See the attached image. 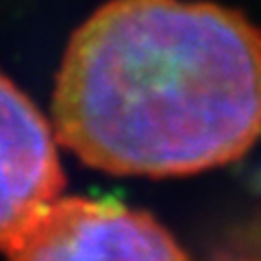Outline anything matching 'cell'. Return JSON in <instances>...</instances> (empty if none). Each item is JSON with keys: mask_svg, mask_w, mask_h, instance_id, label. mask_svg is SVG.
Instances as JSON below:
<instances>
[{"mask_svg": "<svg viewBox=\"0 0 261 261\" xmlns=\"http://www.w3.org/2000/svg\"><path fill=\"white\" fill-rule=\"evenodd\" d=\"M65 150L113 176H192L261 140V29L205 0H109L55 76Z\"/></svg>", "mask_w": 261, "mask_h": 261, "instance_id": "1", "label": "cell"}, {"mask_svg": "<svg viewBox=\"0 0 261 261\" xmlns=\"http://www.w3.org/2000/svg\"><path fill=\"white\" fill-rule=\"evenodd\" d=\"M3 255L7 261H190L148 211L85 196L57 198Z\"/></svg>", "mask_w": 261, "mask_h": 261, "instance_id": "2", "label": "cell"}, {"mask_svg": "<svg viewBox=\"0 0 261 261\" xmlns=\"http://www.w3.org/2000/svg\"><path fill=\"white\" fill-rule=\"evenodd\" d=\"M63 187L50 120L0 70V252L61 198Z\"/></svg>", "mask_w": 261, "mask_h": 261, "instance_id": "3", "label": "cell"}]
</instances>
